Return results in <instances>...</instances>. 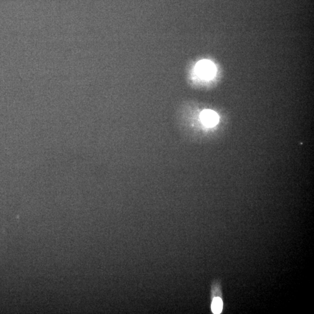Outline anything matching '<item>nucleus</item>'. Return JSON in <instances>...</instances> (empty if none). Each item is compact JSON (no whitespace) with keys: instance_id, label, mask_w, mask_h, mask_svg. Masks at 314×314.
Here are the masks:
<instances>
[{"instance_id":"nucleus-1","label":"nucleus","mask_w":314,"mask_h":314,"mask_svg":"<svg viewBox=\"0 0 314 314\" xmlns=\"http://www.w3.org/2000/svg\"><path fill=\"white\" fill-rule=\"evenodd\" d=\"M196 74L203 80H212L215 76L216 68L214 63L208 60H202L196 64L195 67Z\"/></svg>"},{"instance_id":"nucleus-2","label":"nucleus","mask_w":314,"mask_h":314,"mask_svg":"<svg viewBox=\"0 0 314 314\" xmlns=\"http://www.w3.org/2000/svg\"><path fill=\"white\" fill-rule=\"evenodd\" d=\"M202 122L206 126L212 128L216 126L219 122V116L212 110H206L201 113Z\"/></svg>"},{"instance_id":"nucleus-3","label":"nucleus","mask_w":314,"mask_h":314,"mask_svg":"<svg viewBox=\"0 0 314 314\" xmlns=\"http://www.w3.org/2000/svg\"><path fill=\"white\" fill-rule=\"evenodd\" d=\"M222 308L223 302L222 300L219 298H214L212 305V312L214 314H220L222 312Z\"/></svg>"}]
</instances>
